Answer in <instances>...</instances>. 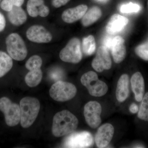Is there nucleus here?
I'll return each instance as SVG.
<instances>
[{
	"mask_svg": "<svg viewBox=\"0 0 148 148\" xmlns=\"http://www.w3.org/2000/svg\"><path fill=\"white\" fill-rule=\"evenodd\" d=\"M76 116L70 111L64 110L56 114L52 123L51 132L56 137H62L74 132L78 125Z\"/></svg>",
	"mask_w": 148,
	"mask_h": 148,
	"instance_id": "nucleus-1",
	"label": "nucleus"
},
{
	"mask_svg": "<svg viewBox=\"0 0 148 148\" xmlns=\"http://www.w3.org/2000/svg\"><path fill=\"white\" fill-rule=\"evenodd\" d=\"M19 106L21 126L23 128H28L34 123L38 115L40 108L39 101L34 97H24L20 101Z\"/></svg>",
	"mask_w": 148,
	"mask_h": 148,
	"instance_id": "nucleus-2",
	"label": "nucleus"
},
{
	"mask_svg": "<svg viewBox=\"0 0 148 148\" xmlns=\"http://www.w3.org/2000/svg\"><path fill=\"white\" fill-rule=\"evenodd\" d=\"M7 50L14 60L22 61L27 56V46L21 36L17 33H12L5 40Z\"/></svg>",
	"mask_w": 148,
	"mask_h": 148,
	"instance_id": "nucleus-3",
	"label": "nucleus"
},
{
	"mask_svg": "<svg viewBox=\"0 0 148 148\" xmlns=\"http://www.w3.org/2000/svg\"><path fill=\"white\" fill-rule=\"evenodd\" d=\"M81 82L87 88L89 94L94 97L103 96L108 90L106 84L98 79L97 74L92 71L84 74L81 78Z\"/></svg>",
	"mask_w": 148,
	"mask_h": 148,
	"instance_id": "nucleus-4",
	"label": "nucleus"
},
{
	"mask_svg": "<svg viewBox=\"0 0 148 148\" xmlns=\"http://www.w3.org/2000/svg\"><path fill=\"white\" fill-rule=\"evenodd\" d=\"M76 86L71 83L58 81L51 86L49 95L54 101L64 102L71 100L76 95Z\"/></svg>",
	"mask_w": 148,
	"mask_h": 148,
	"instance_id": "nucleus-5",
	"label": "nucleus"
},
{
	"mask_svg": "<svg viewBox=\"0 0 148 148\" xmlns=\"http://www.w3.org/2000/svg\"><path fill=\"white\" fill-rule=\"evenodd\" d=\"M0 111L4 114L5 123L8 126H16L20 122V106L12 103L8 98L4 97L0 98Z\"/></svg>",
	"mask_w": 148,
	"mask_h": 148,
	"instance_id": "nucleus-6",
	"label": "nucleus"
},
{
	"mask_svg": "<svg viewBox=\"0 0 148 148\" xmlns=\"http://www.w3.org/2000/svg\"><path fill=\"white\" fill-rule=\"evenodd\" d=\"M59 57L64 62L73 64L79 63L82 58L79 39L74 38L70 40L66 46L60 51Z\"/></svg>",
	"mask_w": 148,
	"mask_h": 148,
	"instance_id": "nucleus-7",
	"label": "nucleus"
},
{
	"mask_svg": "<svg viewBox=\"0 0 148 148\" xmlns=\"http://www.w3.org/2000/svg\"><path fill=\"white\" fill-rule=\"evenodd\" d=\"M93 144L92 135L87 131L74 132L64 140L63 146L66 148H88Z\"/></svg>",
	"mask_w": 148,
	"mask_h": 148,
	"instance_id": "nucleus-8",
	"label": "nucleus"
},
{
	"mask_svg": "<svg viewBox=\"0 0 148 148\" xmlns=\"http://www.w3.org/2000/svg\"><path fill=\"white\" fill-rule=\"evenodd\" d=\"M102 111L101 104L96 101H89L85 105L84 111L85 119L91 128L95 129L101 124Z\"/></svg>",
	"mask_w": 148,
	"mask_h": 148,
	"instance_id": "nucleus-9",
	"label": "nucleus"
},
{
	"mask_svg": "<svg viewBox=\"0 0 148 148\" xmlns=\"http://www.w3.org/2000/svg\"><path fill=\"white\" fill-rule=\"evenodd\" d=\"M26 36L30 41L37 43H47L52 39L51 33L41 25H34L29 27Z\"/></svg>",
	"mask_w": 148,
	"mask_h": 148,
	"instance_id": "nucleus-10",
	"label": "nucleus"
},
{
	"mask_svg": "<svg viewBox=\"0 0 148 148\" xmlns=\"http://www.w3.org/2000/svg\"><path fill=\"white\" fill-rule=\"evenodd\" d=\"M93 69L98 72L109 70L112 66V60L108 50L103 46L98 48L96 56L92 62Z\"/></svg>",
	"mask_w": 148,
	"mask_h": 148,
	"instance_id": "nucleus-11",
	"label": "nucleus"
},
{
	"mask_svg": "<svg viewBox=\"0 0 148 148\" xmlns=\"http://www.w3.org/2000/svg\"><path fill=\"white\" fill-rule=\"evenodd\" d=\"M114 128L110 123L101 125L95 136V142L98 148H106L110 143L113 137Z\"/></svg>",
	"mask_w": 148,
	"mask_h": 148,
	"instance_id": "nucleus-12",
	"label": "nucleus"
},
{
	"mask_svg": "<svg viewBox=\"0 0 148 148\" xmlns=\"http://www.w3.org/2000/svg\"><path fill=\"white\" fill-rule=\"evenodd\" d=\"M129 22L128 18L118 14L111 16L106 27V31L110 35L116 34L121 32Z\"/></svg>",
	"mask_w": 148,
	"mask_h": 148,
	"instance_id": "nucleus-13",
	"label": "nucleus"
},
{
	"mask_svg": "<svg viewBox=\"0 0 148 148\" xmlns=\"http://www.w3.org/2000/svg\"><path fill=\"white\" fill-rule=\"evenodd\" d=\"M87 10V6L83 4L67 9L62 13V19L64 22L69 24L74 23L82 18Z\"/></svg>",
	"mask_w": 148,
	"mask_h": 148,
	"instance_id": "nucleus-14",
	"label": "nucleus"
},
{
	"mask_svg": "<svg viewBox=\"0 0 148 148\" xmlns=\"http://www.w3.org/2000/svg\"><path fill=\"white\" fill-rule=\"evenodd\" d=\"M124 42V40L119 36L113 39L111 50L114 61L116 64L121 63L125 58L126 48Z\"/></svg>",
	"mask_w": 148,
	"mask_h": 148,
	"instance_id": "nucleus-15",
	"label": "nucleus"
},
{
	"mask_svg": "<svg viewBox=\"0 0 148 148\" xmlns=\"http://www.w3.org/2000/svg\"><path fill=\"white\" fill-rule=\"evenodd\" d=\"M131 87L136 101L140 102L145 95V84L144 78L140 72H136L131 78Z\"/></svg>",
	"mask_w": 148,
	"mask_h": 148,
	"instance_id": "nucleus-16",
	"label": "nucleus"
},
{
	"mask_svg": "<svg viewBox=\"0 0 148 148\" xmlns=\"http://www.w3.org/2000/svg\"><path fill=\"white\" fill-rule=\"evenodd\" d=\"M129 76L127 74H123L119 79L117 84L116 96L119 102L125 100L129 95Z\"/></svg>",
	"mask_w": 148,
	"mask_h": 148,
	"instance_id": "nucleus-17",
	"label": "nucleus"
},
{
	"mask_svg": "<svg viewBox=\"0 0 148 148\" xmlns=\"http://www.w3.org/2000/svg\"><path fill=\"white\" fill-rule=\"evenodd\" d=\"M8 12L9 20L14 26H21L27 21V14L21 6L14 5L12 10Z\"/></svg>",
	"mask_w": 148,
	"mask_h": 148,
	"instance_id": "nucleus-18",
	"label": "nucleus"
},
{
	"mask_svg": "<svg viewBox=\"0 0 148 148\" xmlns=\"http://www.w3.org/2000/svg\"><path fill=\"white\" fill-rule=\"evenodd\" d=\"M102 11L100 8L93 6L86 11L82 19V23L84 27L90 26L95 23L102 16Z\"/></svg>",
	"mask_w": 148,
	"mask_h": 148,
	"instance_id": "nucleus-19",
	"label": "nucleus"
},
{
	"mask_svg": "<svg viewBox=\"0 0 148 148\" xmlns=\"http://www.w3.org/2000/svg\"><path fill=\"white\" fill-rule=\"evenodd\" d=\"M12 59L9 54L0 51V78L3 77L12 68Z\"/></svg>",
	"mask_w": 148,
	"mask_h": 148,
	"instance_id": "nucleus-20",
	"label": "nucleus"
},
{
	"mask_svg": "<svg viewBox=\"0 0 148 148\" xmlns=\"http://www.w3.org/2000/svg\"><path fill=\"white\" fill-rule=\"evenodd\" d=\"M42 78V72L40 69L29 71L25 77L26 84L30 87H35L39 84Z\"/></svg>",
	"mask_w": 148,
	"mask_h": 148,
	"instance_id": "nucleus-21",
	"label": "nucleus"
},
{
	"mask_svg": "<svg viewBox=\"0 0 148 148\" xmlns=\"http://www.w3.org/2000/svg\"><path fill=\"white\" fill-rule=\"evenodd\" d=\"M45 6L44 0H29L27 3V12L32 17H37Z\"/></svg>",
	"mask_w": 148,
	"mask_h": 148,
	"instance_id": "nucleus-22",
	"label": "nucleus"
},
{
	"mask_svg": "<svg viewBox=\"0 0 148 148\" xmlns=\"http://www.w3.org/2000/svg\"><path fill=\"white\" fill-rule=\"evenodd\" d=\"M82 49L86 55H92L96 49L95 38L92 35L85 37L82 40Z\"/></svg>",
	"mask_w": 148,
	"mask_h": 148,
	"instance_id": "nucleus-23",
	"label": "nucleus"
},
{
	"mask_svg": "<svg viewBox=\"0 0 148 148\" xmlns=\"http://www.w3.org/2000/svg\"><path fill=\"white\" fill-rule=\"evenodd\" d=\"M140 109L138 111V117L140 119L148 122V92L144 95Z\"/></svg>",
	"mask_w": 148,
	"mask_h": 148,
	"instance_id": "nucleus-24",
	"label": "nucleus"
},
{
	"mask_svg": "<svg viewBox=\"0 0 148 148\" xmlns=\"http://www.w3.org/2000/svg\"><path fill=\"white\" fill-rule=\"evenodd\" d=\"M42 64V60L39 56H32L27 60L25 64L26 69L29 71L40 69Z\"/></svg>",
	"mask_w": 148,
	"mask_h": 148,
	"instance_id": "nucleus-25",
	"label": "nucleus"
},
{
	"mask_svg": "<svg viewBox=\"0 0 148 148\" xmlns=\"http://www.w3.org/2000/svg\"><path fill=\"white\" fill-rule=\"evenodd\" d=\"M135 52L140 58L148 61V40L137 46L135 49Z\"/></svg>",
	"mask_w": 148,
	"mask_h": 148,
	"instance_id": "nucleus-26",
	"label": "nucleus"
},
{
	"mask_svg": "<svg viewBox=\"0 0 148 148\" xmlns=\"http://www.w3.org/2000/svg\"><path fill=\"white\" fill-rule=\"evenodd\" d=\"M140 7L139 5L134 3L123 5L120 8L121 12L123 13H129L137 12L140 10Z\"/></svg>",
	"mask_w": 148,
	"mask_h": 148,
	"instance_id": "nucleus-27",
	"label": "nucleus"
},
{
	"mask_svg": "<svg viewBox=\"0 0 148 148\" xmlns=\"http://www.w3.org/2000/svg\"><path fill=\"white\" fill-rule=\"evenodd\" d=\"M49 75L51 79L56 82L63 79L64 73H63V71L61 69H55L51 72Z\"/></svg>",
	"mask_w": 148,
	"mask_h": 148,
	"instance_id": "nucleus-28",
	"label": "nucleus"
},
{
	"mask_svg": "<svg viewBox=\"0 0 148 148\" xmlns=\"http://www.w3.org/2000/svg\"><path fill=\"white\" fill-rule=\"evenodd\" d=\"M0 6L3 10L9 12L12 10L14 5L10 0H3Z\"/></svg>",
	"mask_w": 148,
	"mask_h": 148,
	"instance_id": "nucleus-29",
	"label": "nucleus"
},
{
	"mask_svg": "<svg viewBox=\"0 0 148 148\" xmlns=\"http://www.w3.org/2000/svg\"><path fill=\"white\" fill-rule=\"evenodd\" d=\"M70 0H52V5L55 8H59L66 5Z\"/></svg>",
	"mask_w": 148,
	"mask_h": 148,
	"instance_id": "nucleus-30",
	"label": "nucleus"
},
{
	"mask_svg": "<svg viewBox=\"0 0 148 148\" xmlns=\"http://www.w3.org/2000/svg\"><path fill=\"white\" fill-rule=\"evenodd\" d=\"M113 39L112 37L108 36L105 38L103 40V46L106 47L108 50H111Z\"/></svg>",
	"mask_w": 148,
	"mask_h": 148,
	"instance_id": "nucleus-31",
	"label": "nucleus"
},
{
	"mask_svg": "<svg viewBox=\"0 0 148 148\" xmlns=\"http://www.w3.org/2000/svg\"><path fill=\"white\" fill-rule=\"evenodd\" d=\"M6 27V20L5 16L0 12V32H3Z\"/></svg>",
	"mask_w": 148,
	"mask_h": 148,
	"instance_id": "nucleus-32",
	"label": "nucleus"
},
{
	"mask_svg": "<svg viewBox=\"0 0 148 148\" xmlns=\"http://www.w3.org/2000/svg\"><path fill=\"white\" fill-rule=\"evenodd\" d=\"M129 110L132 114H135L139 111V108L138 105L135 103H132L129 107Z\"/></svg>",
	"mask_w": 148,
	"mask_h": 148,
	"instance_id": "nucleus-33",
	"label": "nucleus"
},
{
	"mask_svg": "<svg viewBox=\"0 0 148 148\" xmlns=\"http://www.w3.org/2000/svg\"><path fill=\"white\" fill-rule=\"evenodd\" d=\"M14 5L17 6H21L24 3V0H10Z\"/></svg>",
	"mask_w": 148,
	"mask_h": 148,
	"instance_id": "nucleus-34",
	"label": "nucleus"
},
{
	"mask_svg": "<svg viewBox=\"0 0 148 148\" xmlns=\"http://www.w3.org/2000/svg\"><path fill=\"white\" fill-rule=\"evenodd\" d=\"M147 5H148V3H147Z\"/></svg>",
	"mask_w": 148,
	"mask_h": 148,
	"instance_id": "nucleus-35",
	"label": "nucleus"
},
{
	"mask_svg": "<svg viewBox=\"0 0 148 148\" xmlns=\"http://www.w3.org/2000/svg\"><path fill=\"white\" fill-rule=\"evenodd\" d=\"M99 1H103V0H99Z\"/></svg>",
	"mask_w": 148,
	"mask_h": 148,
	"instance_id": "nucleus-36",
	"label": "nucleus"
},
{
	"mask_svg": "<svg viewBox=\"0 0 148 148\" xmlns=\"http://www.w3.org/2000/svg\"><path fill=\"white\" fill-rule=\"evenodd\" d=\"M0 2H1V0H0Z\"/></svg>",
	"mask_w": 148,
	"mask_h": 148,
	"instance_id": "nucleus-37",
	"label": "nucleus"
}]
</instances>
